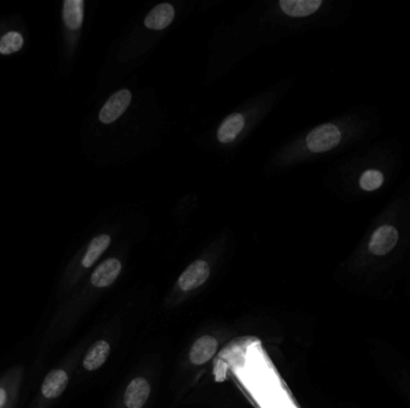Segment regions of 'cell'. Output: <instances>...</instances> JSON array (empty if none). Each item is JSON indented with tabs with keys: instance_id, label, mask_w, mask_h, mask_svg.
<instances>
[{
	"instance_id": "5bb4252c",
	"label": "cell",
	"mask_w": 410,
	"mask_h": 408,
	"mask_svg": "<svg viewBox=\"0 0 410 408\" xmlns=\"http://www.w3.org/2000/svg\"><path fill=\"white\" fill-rule=\"evenodd\" d=\"M109 243H111V238H109L108 235H100V236H97V238H94L90 242V245H89L88 250L85 253L82 265L85 268L92 267L97 258H100L102 253L108 248Z\"/></svg>"
},
{
	"instance_id": "7a4b0ae2",
	"label": "cell",
	"mask_w": 410,
	"mask_h": 408,
	"mask_svg": "<svg viewBox=\"0 0 410 408\" xmlns=\"http://www.w3.org/2000/svg\"><path fill=\"white\" fill-rule=\"evenodd\" d=\"M398 242V231L393 225H383L378 228L369 240V249L377 256L389 254Z\"/></svg>"
},
{
	"instance_id": "6da1fadb",
	"label": "cell",
	"mask_w": 410,
	"mask_h": 408,
	"mask_svg": "<svg viewBox=\"0 0 410 408\" xmlns=\"http://www.w3.org/2000/svg\"><path fill=\"white\" fill-rule=\"evenodd\" d=\"M341 138L339 129L327 124L316 127L306 138V144L312 152H325L339 145Z\"/></svg>"
},
{
	"instance_id": "30bf717a",
	"label": "cell",
	"mask_w": 410,
	"mask_h": 408,
	"mask_svg": "<svg viewBox=\"0 0 410 408\" xmlns=\"http://www.w3.org/2000/svg\"><path fill=\"white\" fill-rule=\"evenodd\" d=\"M322 4V0H281L280 1L283 13L292 17L310 16L316 13Z\"/></svg>"
},
{
	"instance_id": "e0dca14e",
	"label": "cell",
	"mask_w": 410,
	"mask_h": 408,
	"mask_svg": "<svg viewBox=\"0 0 410 408\" xmlns=\"http://www.w3.org/2000/svg\"><path fill=\"white\" fill-rule=\"evenodd\" d=\"M5 400H6V392L0 388V407L4 405Z\"/></svg>"
},
{
	"instance_id": "7c38bea8",
	"label": "cell",
	"mask_w": 410,
	"mask_h": 408,
	"mask_svg": "<svg viewBox=\"0 0 410 408\" xmlns=\"http://www.w3.org/2000/svg\"><path fill=\"white\" fill-rule=\"evenodd\" d=\"M83 0H65L63 8L64 23L69 29H80L83 23Z\"/></svg>"
},
{
	"instance_id": "8fae6325",
	"label": "cell",
	"mask_w": 410,
	"mask_h": 408,
	"mask_svg": "<svg viewBox=\"0 0 410 408\" xmlns=\"http://www.w3.org/2000/svg\"><path fill=\"white\" fill-rule=\"evenodd\" d=\"M245 126V119L241 114H232L222 122L218 132V138L220 142L229 143L238 137V134L243 131Z\"/></svg>"
},
{
	"instance_id": "2e32d148",
	"label": "cell",
	"mask_w": 410,
	"mask_h": 408,
	"mask_svg": "<svg viewBox=\"0 0 410 408\" xmlns=\"http://www.w3.org/2000/svg\"><path fill=\"white\" fill-rule=\"evenodd\" d=\"M383 182L384 175L378 170H366L360 177V187L367 192H372L381 188Z\"/></svg>"
},
{
	"instance_id": "277c9868",
	"label": "cell",
	"mask_w": 410,
	"mask_h": 408,
	"mask_svg": "<svg viewBox=\"0 0 410 408\" xmlns=\"http://www.w3.org/2000/svg\"><path fill=\"white\" fill-rule=\"evenodd\" d=\"M210 275V267L208 263L202 260L191 263L186 271L179 278V288L183 291H191L195 289L199 288L201 285L208 280Z\"/></svg>"
},
{
	"instance_id": "5b68a950",
	"label": "cell",
	"mask_w": 410,
	"mask_h": 408,
	"mask_svg": "<svg viewBox=\"0 0 410 408\" xmlns=\"http://www.w3.org/2000/svg\"><path fill=\"white\" fill-rule=\"evenodd\" d=\"M150 395V384L147 379H134L126 388L124 402L127 408H142Z\"/></svg>"
},
{
	"instance_id": "ba28073f",
	"label": "cell",
	"mask_w": 410,
	"mask_h": 408,
	"mask_svg": "<svg viewBox=\"0 0 410 408\" xmlns=\"http://www.w3.org/2000/svg\"><path fill=\"white\" fill-rule=\"evenodd\" d=\"M174 8L171 4H160L151 10L144 24L149 29L162 30L167 28L174 20Z\"/></svg>"
},
{
	"instance_id": "8992f818",
	"label": "cell",
	"mask_w": 410,
	"mask_h": 408,
	"mask_svg": "<svg viewBox=\"0 0 410 408\" xmlns=\"http://www.w3.org/2000/svg\"><path fill=\"white\" fill-rule=\"evenodd\" d=\"M122 272V263L117 258H108L101 263L92 275V284L97 288H106L113 284Z\"/></svg>"
},
{
	"instance_id": "3957f363",
	"label": "cell",
	"mask_w": 410,
	"mask_h": 408,
	"mask_svg": "<svg viewBox=\"0 0 410 408\" xmlns=\"http://www.w3.org/2000/svg\"><path fill=\"white\" fill-rule=\"evenodd\" d=\"M131 92L129 90H120L115 92L109 100L106 102L105 105L101 109L100 119L102 124H112L117 120L118 117L122 115L131 102Z\"/></svg>"
},
{
	"instance_id": "9c48e42d",
	"label": "cell",
	"mask_w": 410,
	"mask_h": 408,
	"mask_svg": "<svg viewBox=\"0 0 410 408\" xmlns=\"http://www.w3.org/2000/svg\"><path fill=\"white\" fill-rule=\"evenodd\" d=\"M69 384V377L64 370L50 371L42 384V394L47 399H55L63 394Z\"/></svg>"
},
{
	"instance_id": "9a60e30c",
	"label": "cell",
	"mask_w": 410,
	"mask_h": 408,
	"mask_svg": "<svg viewBox=\"0 0 410 408\" xmlns=\"http://www.w3.org/2000/svg\"><path fill=\"white\" fill-rule=\"evenodd\" d=\"M24 43L23 36L18 31H8L0 38V54L8 55L21 50Z\"/></svg>"
},
{
	"instance_id": "4fadbf2b",
	"label": "cell",
	"mask_w": 410,
	"mask_h": 408,
	"mask_svg": "<svg viewBox=\"0 0 410 408\" xmlns=\"http://www.w3.org/2000/svg\"><path fill=\"white\" fill-rule=\"evenodd\" d=\"M111 347L108 342L100 340L88 351L83 360V365L87 370L94 371L104 365L106 359L108 358Z\"/></svg>"
},
{
	"instance_id": "52a82bcc",
	"label": "cell",
	"mask_w": 410,
	"mask_h": 408,
	"mask_svg": "<svg viewBox=\"0 0 410 408\" xmlns=\"http://www.w3.org/2000/svg\"><path fill=\"white\" fill-rule=\"evenodd\" d=\"M218 350V340L210 335L199 337L190 351V359L193 364L202 365L213 358Z\"/></svg>"
}]
</instances>
